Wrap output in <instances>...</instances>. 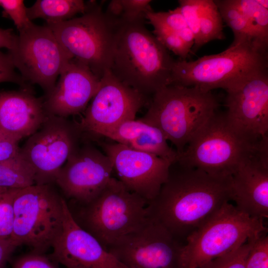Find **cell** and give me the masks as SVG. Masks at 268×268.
<instances>
[{
  "instance_id": "obj_1",
  "label": "cell",
  "mask_w": 268,
  "mask_h": 268,
  "mask_svg": "<svg viewBox=\"0 0 268 268\" xmlns=\"http://www.w3.org/2000/svg\"><path fill=\"white\" fill-rule=\"evenodd\" d=\"M231 200V176L211 175L176 161L147 209L148 215L185 244L192 233Z\"/></svg>"
},
{
  "instance_id": "obj_2",
  "label": "cell",
  "mask_w": 268,
  "mask_h": 268,
  "mask_svg": "<svg viewBox=\"0 0 268 268\" xmlns=\"http://www.w3.org/2000/svg\"><path fill=\"white\" fill-rule=\"evenodd\" d=\"M144 21L116 26L111 73L147 97L170 85L174 60Z\"/></svg>"
},
{
  "instance_id": "obj_3",
  "label": "cell",
  "mask_w": 268,
  "mask_h": 268,
  "mask_svg": "<svg viewBox=\"0 0 268 268\" xmlns=\"http://www.w3.org/2000/svg\"><path fill=\"white\" fill-rule=\"evenodd\" d=\"M70 202L67 204L74 220L106 250L138 227L148 217V202L114 177L90 201Z\"/></svg>"
},
{
  "instance_id": "obj_4",
  "label": "cell",
  "mask_w": 268,
  "mask_h": 268,
  "mask_svg": "<svg viewBox=\"0 0 268 268\" xmlns=\"http://www.w3.org/2000/svg\"><path fill=\"white\" fill-rule=\"evenodd\" d=\"M218 106L211 91L170 84L152 95L147 112L139 119L158 128L179 154Z\"/></svg>"
},
{
  "instance_id": "obj_5",
  "label": "cell",
  "mask_w": 268,
  "mask_h": 268,
  "mask_svg": "<svg viewBox=\"0 0 268 268\" xmlns=\"http://www.w3.org/2000/svg\"><path fill=\"white\" fill-rule=\"evenodd\" d=\"M268 54L249 42L231 44L223 52L195 61L174 60L170 84L210 92L231 91L247 78L267 71Z\"/></svg>"
},
{
  "instance_id": "obj_6",
  "label": "cell",
  "mask_w": 268,
  "mask_h": 268,
  "mask_svg": "<svg viewBox=\"0 0 268 268\" xmlns=\"http://www.w3.org/2000/svg\"><path fill=\"white\" fill-rule=\"evenodd\" d=\"M65 200L52 184L18 189L13 201L11 240L40 254L52 248L63 230Z\"/></svg>"
},
{
  "instance_id": "obj_7",
  "label": "cell",
  "mask_w": 268,
  "mask_h": 268,
  "mask_svg": "<svg viewBox=\"0 0 268 268\" xmlns=\"http://www.w3.org/2000/svg\"><path fill=\"white\" fill-rule=\"evenodd\" d=\"M267 230L264 219L251 217L226 202L187 238L183 268H199Z\"/></svg>"
},
{
  "instance_id": "obj_8",
  "label": "cell",
  "mask_w": 268,
  "mask_h": 268,
  "mask_svg": "<svg viewBox=\"0 0 268 268\" xmlns=\"http://www.w3.org/2000/svg\"><path fill=\"white\" fill-rule=\"evenodd\" d=\"M80 16L56 23H46L72 59L88 67L100 79L110 70L116 27L101 6L89 1Z\"/></svg>"
},
{
  "instance_id": "obj_9",
  "label": "cell",
  "mask_w": 268,
  "mask_h": 268,
  "mask_svg": "<svg viewBox=\"0 0 268 268\" xmlns=\"http://www.w3.org/2000/svg\"><path fill=\"white\" fill-rule=\"evenodd\" d=\"M258 144L244 141L231 129L225 114L217 112L178 154L177 161L211 175L231 176Z\"/></svg>"
},
{
  "instance_id": "obj_10",
  "label": "cell",
  "mask_w": 268,
  "mask_h": 268,
  "mask_svg": "<svg viewBox=\"0 0 268 268\" xmlns=\"http://www.w3.org/2000/svg\"><path fill=\"white\" fill-rule=\"evenodd\" d=\"M83 137L78 122L49 115L20 147L22 158L34 173L35 184L55 183L61 169Z\"/></svg>"
},
{
  "instance_id": "obj_11",
  "label": "cell",
  "mask_w": 268,
  "mask_h": 268,
  "mask_svg": "<svg viewBox=\"0 0 268 268\" xmlns=\"http://www.w3.org/2000/svg\"><path fill=\"white\" fill-rule=\"evenodd\" d=\"M8 52L25 82L39 85L44 95L51 92L62 70L72 59L46 24L33 23L19 32Z\"/></svg>"
},
{
  "instance_id": "obj_12",
  "label": "cell",
  "mask_w": 268,
  "mask_h": 268,
  "mask_svg": "<svg viewBox=\"0 0 268 268\" xmlns=\"http://www.w3.org/2000/svg\"><path fill=\"white\" fill-rule=\"evenodd\" d=\"M184 245L148 214L138 227L107 250L128 268H183Z\"/></svg>"
},
{
  "instance_id": "obj_13",
  "label": "cell",
  "mask_w": 268,
  "mask_h": 268,
  "mask_svg": "<svg viewBox=\"0 0 268 268\" xmlns=\"http://www.w3.org/2000/svg\"><path fill=\"white\" fill-rule=\"evenodd\" d=\"M145 96L126 85L109 70L78 124L85 135L101 136L121 123L135 119L146 101Z\"/></svg>"
},
{
  "instance_id": "obj_14",
  "label": "cell",
  "mask_w": 268,
  "mask_h": 268,
  "mask_svg": "<svg viewBox=\"0 0 268 268\" xmlns=\"http://www.w3.org/2000/svg\"><path fill=\"white\" fill-rule=\"evenodd\" d=\"M227 93L225 115L233 131L251 145L268 136V70Z\"/></svg>"
},
{
  "instance_id": "obj_15",
  "label": "cell",
  "mask_w": 268,
  "mask_h": 268,
  "mask_svg": "<svg viewBox=\"0 0 268 268\" xmlns=\"http://www.w3.org/2000/svg\"><path fill=\"white\" fill-rule=\"evenodd\" d=\"M85 141L69 157L55 181L66 197L80 204L96 197L113 177V167L109 157Z\"/></svg>"
},
{
  "instance_id": "obj_16",
  "label": "cell",
  "mask_w": 268,
  "mask_h": 268,
  "mask_svg": "<svg viewBox=\"0 0 268 268\" xmlns=\"http://www.w3.org/2000/svg\"><path fill=\"white\" fill-rule=\"evenodd\" d=\"M98 144L111 160L117 179L128 190L148 203L157 196L167 179L173 162L116 142Z\"/></svg>"
},
{
  "instance_id": "obj_17",
  "label": "cell",
  "mask_w": 268,
  "mask_h": 268,
  "mask_svg": "<svg viewBox=\"0 0 268 268\" xmlns=\"http://www.w3.org/2000/svg\"><path fill=\"white\" fill-rule=\"evenodd\" d=\"M231 200L251 217H268V136L241 160L232 175Z\"/></svg>"
},
{
  "instance_id": "obj_18",
  "label": "cell",
  "mask_w": 268,
  "mask_h": 268,
  "mask_svg": "<svg viewBox=\"0 0 268 268\" xmlns=\"http://www.w3.org/2000/svg\"><path fill=\"white\" fill-rule=\"evenodd\" d=\"M63 211V230L52 247L56 261L67 268H128L79 226L66 200Z\"/></svg>"
},
{
  "instance_id": "obj_19",
  "label": "cell",
  "mask_w": 268,
  "mask_h": 268,
  "mask_svg": "<svg viewBox=\"0 0 268 268\" xmlns=\"http://www.w3.org/2000/svg\"><path fill=\"white\" fill-rule=\"evenodd\" d=\"M100 79L84 65L72 59L65 67L54 88L43 96L49 115L67 118L84 111Z\"/></svg>"
},
{
  "instance_id": "obj_20",
  "label": "cell",
  "mask_w": 268,
  "mask_h": 268,
  "mask_svg": "<svg viewBox=\"0 0 268 268\" xmlns=\"http://www.w3.org/2000/svg\"><path fill=\"white\" fill-rule=\"evenodd\" d=\"M48 116L43 97H36L31 86L0 91V131L15 141L32 134Z\"/></svg>"
},
{
  "instance_id": "obj_21",
  "label": "cell",
  "mask_w": 268,
  "mask_h": 268,
  "mask_svg": "<svg viewBox=\"0 0 268 268\" xmlns=\"http://www.w3.org/2000/svg\"><path fill=\"white\" fill-rule=\"evenodd\" d=\"M101 136L130 148L149 153L174 163L178 154L168 144L162 132L157 128L139 119L125 121L104 132Z\"/></svg>"
},
{
  "instance_id": "obj_22",
  "label": "cell",
  "mask_w": 268,
  "mask_h": 268,
  "mask_svg": "<svg viewBox=\"0 0 268 268\" xmlns=\"http://www.w3.org/2000/svg\"><path fill=\"white\" fill-rule=\"evenodd\" d=\"M89 5V1L82 0H37L27 7L26 11L31 21L42 18L46 23H56L73 18L77 14L84 13Z\"/></svg>"
},
{
  "instance_id": "obj_23",
  "label": "cell",
  "mask_w": 268,
  "mask_h": 268,
  "mask_svg": "<svg viewBox=\"0 0 268 268\" xmlns=\"http://www.w3.org/2000/svg\"><path fill=\"white\" fill-rule=\"evenodd\" d=\"M247 21L252 42L258 49L268 53V9L256 0H233Z\"/></svg>"
},
{
  "instance_id": "obj_24",
  "label": "cell",
  "mask_w": 268,
  "mask_h": 268,
  "mask_svg": "<svg viewBox=\"0 0 268 268\" xmlns=\"http://www.w3.org/2000/svg\"><path fill=\"white\" fill-rule=\"evenodd\" d=\"M223 22L214 0H201L199 48L212 40L225 38Z\"/></svg>"
},
{
  "instance_id": "obj_25",
  "label": "cell",
  "mask_w": 268,
  "mask_h": 268,
  "mask_svg": "<svg viewBox=\"0 0 268 268\" xmlns=\"http://www.w3.org/2000/svg\"><path fill=\"white\" fill-rule=\"evenodd\" d=\"M214 1L218 7L223 21L233 31L234 40L232 44L249 42L254 45L246 19L234 0H216Z\"/></svg>"
},
{
  "instance_id": "obj_26",
  "label": "cell",
  "mask_w": 268,
  "mask_h": 268,
  "mask_svg": "<svg viewBox=\"0 0 268 268\" xmlns=\"http://www.w3.org/2000/svg\"><path fill=\"white\" fill-rule=\"evenodd\" d=\"M34 184V173L24 160L0 162V188L19 189Z\"/></svg>"
},
{
  "instance_id": "obj_27",
  "label": "cell",
  "mask_w": 268,
  "mask_h": 268,
  "mask_svg": "<svg viewBox=\"0 0 268 268\" xmlns=\"http://www.w3.org/2000/svg\"><path fill=\"white\" fill-rule=\"evenodd\" d=\"M145 19L153 28H163L177 34L182 30L188 27L186 21L178 7L168 11L148 12Z\"/></svg>"
},
{
  "instance_id": "obj_28",
  "label": "cell",
  "mask_w": 268,
  "mask_h": 268,
  "mask_svg": "<svg viewBox=\"0 0 268 268\" xmlns=\"http://www.w3.org/2000/svg\"><path fill=\"white\" fill-rule=\"evenodd\" d=\"M18 189L0 188V238H11L13 224V201Z\"/></svg>"
},
{
  "instance_id": "obj_29",
  "label": "cell",
  "mask_w": 268,
  "mask_h": 268,
  "mask_svg": "<svg viewBox=\"0 0 268 268\" xmlns=\"http://www.w3.org/2000/svg\"><path fill=\"white\" fill-rule=\"evenodd\" d=\"M256 236L250 238L233 251L213 260L199 268H245L247 256Z\"/></svg>"
},
{
  "instance_id": "obj_30",
  "label": "cell",
  "mask_w": 268,
  "mask_h": 268,
  "mask_svg": "<svg viewBox=\"0 0 268 268\" xmlns=\"http://www.w3.org/2000/svg\"><path fill=\"white\" fill-rule=\"evenodd\" d=\"M121 13L116 26L136 21H144L146 14L153 10L149 0H121Z\"/></svg>"
},
{
  "instance_id": "obj_31",
  "label": "cell",
  "mask_w": 268,
  "mask_h": 268,
  "mask_svg": "<svg viewBox=\"0 0 268 268\" xmlns=\"http://www.w3.org/2000/svg\"><path fill=\"white\" fill-rule=\"evenodd\" d=\"M179 7L188 27L194 33L195 40L192 50L195 53L199 49L200 11L201 0H180Z\"/></svg>"
},
{
  "instance_id": "obj_32",
  "label": "cell",
  "mask_w": 268,
  "mask_h": 268,
  "mask_svg": "<svg viewBox=\"0 0 268 268\" xmlns=\"http://www.w3.org/2000/svg\"><path fill=\"white\" fill-rule=\"evenodd\" d=\"M267 231L255 237L246 259L245 268H268Z\"/></svg>"
},
{
  "instance_id": "obj_33",
  "label": "cell",
  "mask_w": 268,
  "mask_h": 268,
  "mask_svg": "<svg viewBox=\"0 0 268 268\" xmlns=\"http://www.w3.org/2000/svg\"><path fill=\"white\" fill-rule=\"evenodd\" d=\"M2 16L9 18L18 32L30 26L33 22L28 17L26 6L22 0H0Z\"/></svg>"
},
{
  "instance_id": "obj_34",
  "label": "cell",
  "mask_w": 268,
  "mask_h": 268,
  "mask_svg": "<svg viewBox=\"0 0 268 268\" xmlns=\"http://www.w3.org/2000/svg\"><path fill=\"white\" fill-rule=\"evenodd\" d=\"M153 35L167 49L182 60H187L191 50L175 32L163 28H153Z\"/></svg>"
},
{
  "instance_id": "obj_35",
  "label": "cell",
  "mask_w": 268,
  "mask_h": 268,
  "mask_svg": "<svg viewBox=\"0 0 268 268\" xmlns=\"http://www.w3.org/2000/svg\"><path fill=\"white\" fill-rule=\"evenodd\" d=\"M15 68L9 53L0 51V83L10 82L18 84L20 87L31 86L25 82L20 74L16 72Z\"/></svg>"
},
{
  "instance_id": "obj_36",
  "label": "cell",
  "mask_w": 268,
  "mask_h": 268,
  "mask_svg": "<svg viewBox=\"0 0 268 268\" xmlns=\"http://www.w3.org/2000/svg\"><path fill=\"white\" fill-rule=\"evenodd\" d=\"M12 268H57V267L43 254L32 252L16 259L12 264Z\"/></svg>"
},
{
  "instance_id": "obj_37",
  "label": "cell",
  "mask_w": 268,
  "mask_h": 268,
  "mask_svg": "<svg viewBox=\"0 0 268 268\" xmlns=\"http://www.w3.org/2000/svg\"><path fill=\"white\" fill-rule=\"evenodd\" d=\"M23 160L18 142L0 131V162L10 163Z\"/></svg>"
},
{
  "instance_id": "obj_38",
  "label": "cell",
  "mask_w": 268,
  "mask_h": 268,
  "mask_svg": "<svg viewBox=\"0 0 268 268\" xmlns=\"http://www.w3.org/2000/svg\"><path fill=\"white\" fill-rule=\"evenodd\" d=\"M17 247L10 238H0V268H5L11 255Z\"/></svg>"
},
{
  "instance_id": "obj_39",
  "label": "cell",
  "mask_w": 268,
  "mask_h": 268,
  "mask_svg": "<svg viewBox=\"0 0 268 268\" xmlns=\"http://www.w3.org/2000/svg\"><path fill=\"white\" fill-rule=\"evenodd\" d=\"M17 35L12 29L0 28V49L4 48L11 50L14 47Z\"/></svg>"
},
{
  "instance_id": "obj_40",
  "label": "cell",
  "mask_w": 268,
  "mask_h": 268,
  "mask_svg": "<svg viewBox=\"0 0 268 268\" xmlns=\"http://www.w3.org/2000/svg\"><path fill=\"white\" fill-rule=\"evenodd\" d=\"M177 35L192 52V49L195 43V37L191 29L188 27L180 31Z\"/></svg>"
},
{
  "instance_id": "obj_41",
  "label": "cell",
  "mask_w": 268,
  "mask_h": 268,
  "mask_svg": "<svg viewBox=\"0 0 268 268\" xmlns=\"http://www.w3.org/2000/svg\"><path fill=\"white\" fill-rule=\"evenodd\" d=\"M256 1L260 5L263 7L268 9V0H256Z\"/></svg>"
}]
</instances>
